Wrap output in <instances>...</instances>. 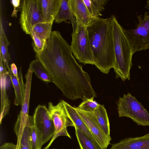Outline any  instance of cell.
I'll list each match as a JSON object with an SVG mask.
<instances>
[{
  "label": "cell",
  "instance_id": "1",
  "mask_svg": "<svg viewBox=\"0 0 149 149\" xmlns=\"http://www.w3.org/2000/svg\"><path fill=\"white\" fill-rule=\"evenodd\" d=\"M72 54L67 42H57L48 46L38 60L64 96L72 100L82 99L89 96L93 88L89 75Z\"/></svg>",
  "mask_w": 149,
  "mask_h": 149
},
{
  "label": "cell",
  "instance_id": "2",
  "mask_svg": "<svg viewBox=\"0 0 149 149\" xmlns=\"http://www.w3.org/2000/svg\"><path fill=\"white\" fill-rule=\"evenodd\" d=\"M94 65L102 73L108 74L115 61L112 15L94 19L87 27Z\"/></svg>",
  "mask_w": 149,
  "mask_h": 149
},
{
  "label": "cell",
  "instance_id": "3",
  "mask_svg": "<svg viewBox=\"0 0 149 149\" xmlns=\"http://www.w3.org/2000/svg\"><path fill=\"white\" fill-rule=\"evenodd\" d=\"M113 33L115 61L113 67L116 78L122 81L130 78V70L133 65V54L130 42L124 33V29L119 23L114 15H112Z\"/></svg>",
  "mask_w": 149,
  "mask_h": 149
},
{
  "label": "cell",
  "instance_id": "4",
  "mask_svg": "<svg viewBox=\"0 0 149 149\" xmlns=\"http://www.w3.org/2000/svg\"><path fill=\"white\" fill-rule=\"evenodd\" d=\"M77 23L76 29L71 34L70 47L72 53L79 62L84 65H94L87 26L79 22Z\"/></svg>",
  "mask_w": 149,
  "mask_h": 149
},
{
  "label": "cell",
  "instance_id": "5",
  "mask_svg": "<svg viewBox=\"0 0 149 149\" xmlns=\"http://www.w3.org/2000/svg\"><path fill=\"white\" fill-rule=\"evenodd\" d=\"M117 104L119 117L130 118L139 125L149 126V113L130 93L120 97Z\"/></svg>",
  "mask_w": 149,
  "mask_h": 149
},
{
  "label": "cell",
  "instance_id": "6",
  "mask_svg": "<svg viewBox=\"0 0 149 149\" xmlns=\"http://www.w3.org/2000/svg\"><path fill=\"white\" fill-rule=\"evenodd\" d=\"M137 17L139 23L136 28L124 30L133 54L149 49V12H146L143 17L140 15Z\"/></svg>",
  "mask_w": 149,
  "mask_h": 149
},
{
  "label": "cell",
  "instance_id": "7",
  "mask_svg": "<svg viewBox=\"0 0 149 149\" xmlns=\"http://www.w3.org/2000/svg\"><path fill=\"white\" fill-rule=\"evenodd\" d=\"M48 109L54 123V132L49 142L44 149H49L55 139L59 136H66L71 138L67 128L69 126H74L67 115L62 100L56 105L49 102Z\"/></svg>",
  "mask_w": 149,
  "mask_h": 149
},
{
  "label": "cell",
  "instance_id": "8",
  "mask_svg": "<svg viewBox=\"0 0 149 149\" xmlns=\"http://www.w3.org/2000/svg\"><path fill=\"white\" fill-rule=\"evenodd\" d=\"M19 23L26 34L31 35L34 26L44 22L40 0H23L21 5Z\"/></svg>",
  "mask_w": 149,
  "mask_h": 149
},
{
  "label": "cell",
  "instance_id": "9",
  "mask_svg": "<svg viewBox=\"0 0 149 149\" xmlns=\"http://www.w3.org/2000/svg\"><path fill=\"white\" fill-rule=\"evenodd\" d=\"M33 72L29 68L25 75L26 79L24 99L19 113L18 115L14 127V131L19 143L24 127L33 123V117L29 115L30 91Z\"/></svg>",
  "mask_w": 149,
  "mask_h": 149
},
{
  "label": "cell",
  "instance_id": "10",
  "mask_svg": "<svg viewBox=\"0 0 149 149\" xmlns=\"http://www.w3.org/2000/svg\"><path fill=\"white\" fill-rule=\"evenodd\" d=\"M33 119V125L41 134L43 145L52 139L54 132L53 120L50 116L48 109L45 105H39L37 107Z\"/></svg>",
  "mask_w": 149,
  "mask_h": 149
},
{
  "label": "cell",
  "instance_id": "11",
  "mask_svg": "<svg viewBox=\"0 0 149 149\" xmlns=\"http://www.w3.org/2000/svg\"><path fill=\"white\" fill-rule=\"evenodd\" d=\"M76 110L89 130L97 140L100 146L107 149L111 140L110 136L107 135L99 125L93 112L83 111L77 107Z\"/></svg>",
  "mask_w": 149,
  "mask_h": 149
},
{
  "label": "cell",
  "instance_id": "12",
  "mask_svg": "<svg viewBox=\"0 0 149 149\" xmlns=\"http://www.w3.org/2000/svg\"><path fill=\"white\" fill-rule=\"evenodd\" d=\"M0 87L1 105L0 109V124L3 119L9 113L10 103L6 92L7 78L9 72L4 66L2 58L0 54Z\"/></svg>",
  "mask_w": 149,
  "mask_h": 149
},
{
  "label": "cell",
  "instance_id": "13",
  "mask_svg": "<svg viewBox=\"0 0 149 149\" xmlns=\"http://www.w3.org/2000/svg\"><path fill=\"white\" fill-rule=\"evenodd\" d=\"M62 101L68 116L73 123L74 126L87 136L99 149H104L100 146L97 140L86 126L77 111L76 108L64 100Z\"/></svg>",
  "mask_w": 149,
  "mask_h": 149
},
{
  "label": "cell",
  "instance_id": "14",
  "mask_svg": "<svg viewBox=\"0 0 149 149\" xmlns=\"http://www.w3.org/2000/svg\"><path fill=\"white\" fill-rule=\"evenodd\" d=\"M109 149H149V134L126 138L112 144Z\"/></svg>",
  "mask_w": 149,
  "mask_h": 149
},
{
  "label": "cell",
  "instance_id": "15",
  "mask_svg": "<svg viewBox=\"0 0 149 149\" xmlns=\"http://www.w3.org/2000/svg\"><path fill=\"white\" fill-rule=\"evenodd\" d=\"M69 3L77 22L88 26L95 19L91 15L83 0H69Z\"/></svg>",
  "mask_w": 149,
  "mask_h": 149
},
{
  "label": "cell",
  "instance_id": "16",
  "mask_svg": "<svg viewBox=\"0 0 149 149\" xmlns=\"http://www.w3.org/2000/svg\"><path fill=\"white\" fill-rule=\"evenodd\" d=\"M18 75L19 77V79L13 75L11 71L9 72L8 76L11 81L15 93L14 104L16 106L20 105L21 107L23 102L25 90V84L23 81L21 67L20 68Z\"/></svg>",
  "mask_w": 149,
  "mask_h": 149
},
{
  "label": "cell",
  "instance_id": "17",
  "mask_svg": "<svg viewBox=\"0 0 149 149\" xmlns=\"http://www.w3.org/2000/svg\"><path fill=\"white\" fill-rule=\"evenodd\" d=\"M45 22L53 23L58 11L61 0H40Z\"/></svg>",
  "mask_w": 149,
  "mask_h": 149
},
{
  "label": "cell",
  "instance_id": "18",
  "mask_svg": "<svg viewBox=\"0 0 149 149\" xmlns=\"http://www.w3.org/2000/svg\"><path fill=\"white\" fill-rule=\"evenodd\" d=\"M69 0H61L60 6L54 20L57 23L69 20L71 22L73 32L76 29L77 23L76 17L72 12L69 5Z\"/></svg>",
  "mask_w": 149,
  "mask_h": 149
},
{
  "label": "cell",
  "instance_id": "19",
  "mask_svg": "<svg viewBox=\"0 0 149 149\" xmlns=\"http://www.w3.org/2000/svg\"><path fill=\"white\" fill-rule=\"evenodd\" d=\"M0 54L2 58L4 65L9 72L11 71L9 65L11 59L8 50V47L10 45V42L5 33L1 17H0Z\"/></svg>",
  "mask_w": 149,
  "mask_h": 149
},
{
  "label": "cell",
  "instance_id": "20",
  "mask_svg": "<svg viewBox=\"0 0 149 149\" xmlns=\"http://www.w3.org/2000/svg\"><path fill=\"white\" fill-rule=\"evenodd\" d=\"M92 17L95 19L102 16L101 12L104 10V6L108 0H83Z\"/></svg>",
  "mask_w": 149,
  "mask_h": 149
},
{
  "label": "cell",
  "instance_id": "21",
  "mask_svg": "<svg viewBox=\"0 0 149 149\" xmlns=\"http://www.w3.org/2000/svg\"><path fill=\"white\" fill-rule=\"evenodd\" d=\"M93 113L103 131L107 135L110 136L109 118L104 106L100 104Z\"/></svg>",
  "mask_w": 149,
  "mask_h": 149
},
{
  "label": "cell",
  "instance_id": "22",
  "mask_svg": "<svg viewBox=\"0 0 149 149\" xmlns=\"http://www.w3.org/2000/svg\"><path fill=\"white\" fill-rule=\"evenodd\" d=\"M29 68L42 81L46 82H52L48 72L38 60L36 59L32 61L30 64Z\"/></svg>",
  "mask_w": 149,
  "mask_h": 149
},
{
  "label": "cell",
  "instance_id": "23",
  "mask_svg": "<svg viewBox=\"0 0 149 149\" xmlns=\"http://www.w3.org/2000/svg\"><path fill=\"white\" fill-rule=\"evenodd\" d=\"M53 23L41 22L37 24L33 27L32 32L43 40H46L50 37Z\"/></svg>",
  "mask_w": 149,
  "mask_h": 149
},
{
  "label": "cell",
  "instance_id": "24",
  "mask_svg": "<svg viewBox=\"0 0 149 149\" xmlns=\"http://www.w3.org/2000/svg\"><path fill=\"white\" fill-rule=\"evenodd\" d=\"M75 134L80 149H99L94 143L76 126Z\"/></svg>",
  "mask_w": 149,
  "mask_h": 149
},
{
  "label": "cell",
  "instance_id": "25",
  "mask_svg": "<svg viewBox=\"0 0 149 149\" xmlns=\"http://www.w3.org/2000/svg\"><path fill=\"white\" fill-rule=\"evenodd\" d=\"M30 140L32 149H41L43 145L40 132L33 125L31 128Z\"/></svg>",
  "mask_w": 149,
  "mask_h": 149
},
{
  "label": "cell",
  "instance_id": "26",
  "mask_svg": "<svg viewBox=\"0 0 149 149\" xmlns=\"http://www.w3.org/2000/svg\"><path fill=\"white\" fill-rule=\"evenodd\" d=\"M33 125L30 124L24 127L19 142L20 149H32L30 134L31 127Z\"/></svg>",
  "mask_w": 149,
  "mask_h": 149
},
{
  "label": "cell",
  "instance_id": "27",
  "mask_svg": "<svg viewBox=\"0 0 149 149\" xmlns=\"http://www.w3.org/2000/svg\"><path fill=\"white\" fill-rule=\"evenodd\" d=\"M94 98H84L83 101L77 107L83 111L88 112H94L95 110L100 104L94 100Z\"/></svg>",
  "mask_w": 149,
  "mask_h": 149
},
{
  "label": "cell",
  "instance_id": "28",
  "mask_svg": "<svg viewBox=\"0 0 149 149\" xmlns=\"http://www.w3.org/2000/svg\"><path fill=\"white\" fill-rule=\"evenodd\" d=\"M31 36L33 40V48L36 53L41 52L44 49L46 40L41 39L33 32Z\"/></svg>",
  "mask_w": 149,
  "mask_h": 149
},
{
  "label": "cell",
  "instance_id": "29",
  "mask_svg": "<svg viewBox=\"0 0 149 149\" xmlns=\"http://www.w3.org/2000/svg\"><path fill=\"white\" fill-rule=\"evenodd\" d=\"M20 1V0H12L11 1V3L14 7L13 10L11 15V16L12 17H17V13L18 10L16 9L17 8H19Z\"/></svg>",
  "mask_w": 149,
  "mask_h": 149
},
{
  "label": "cell",
  "instance_id": "30",
  "mask_svg": "<svg viewBox=\"0 0 149 149\" xmlns=\"http://www.w3.org/2000/svg\"><path fill=\"white\" fill-rule=\"evenodd\" d=\"M0 149H17V144L12 143H6L3 144L0 146Z\"/></svg>",
  "mask_w": 149,
  "mask_h": 149
},
{
  "label": "cell",
  "instance_id": "31",
  "mask_svg": "<svg viewBox=\"0 0 149 149\" xmlns=\"http://www.w3.org/2000/svg\"><path fill=\"white\" fill-rule=\"evenodd\" d=\"M10 70L13 75L17 79H19V77L18 74L17 67L14 63H13L10 64Z\"/></svg>",
  "mask_w": 149,
  "mask_h": 149
},
{
  "label": "cell",
  "instance_id": "32",
  "mask_svg": "<svg viewBox=\"0 0 149 149\" xmlns=\"http://www.w3.org/2000/svg\"><path fill=\"white\" fill-rule=\"evenodd\" d=\"M145 8L148 9L149 11V1L148 0L146 1V4Z\"/></svg>",
  "mask_w": 149,
  "mask_h": 149
},
{
  "label": "cell",
  "instance_id": "33",
  "mask_svg": "<svg viewBox=\"0 0 149 149\" xmlns=\"http://www.w3.org/2000/svg\"><path fill=\"white\" fill-rule=\"evenodd\" d=\"M17 149H20V143L17 144Z\"/></svg>",
  "mask_w": 149,
  "mask_h": 149
},
{
  "label": "cell",
  "instance_id": "34",
  "mask_svg": "<svg viewBox=\"0 0 149 149\" xmlns=\"http://www.w3.org/2000/svg\"><path fill=\"white\" fill-rule=\"evenodd\" d=\"M148 134H149V133H148Z\"/></svg>",
  "mask_w": 149,
  "mask_h": 149
},
{
  "label": "cell",
  "instance_id": "35",
  "mask_svg": "<svg viewBox=\"0 0 149 149\" xmlns=\"http://www.w3.org/2000/svg\"></svg>",
  "mask_w": 149,
  "mask_h": 149
}]
</instances>
